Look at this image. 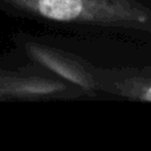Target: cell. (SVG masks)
I'll use <instances>...</instances> for the list:
<instances>
[{
	"label": "cell",
	"instance_id": "cell-3",
	"mask_svg": "<svg viewBox=\"0 0 151 151\" xmlns=\"http://www.w3.org/2000/svg\"><path fill=\"white\" fill-rule=\"evenodd\" d=\"M20 45L32 61L82 89L88 97H96L99 93L96 78L88 68V61L32 39L24 37Z\"/></svg>",
	"mask_w": 151,
	"mask_h": 151
},
{
	"label": "cell",
	"instance_id": "cell-1",
	"mask_svg": "<svg viewBox=\"0 0 151 151\" xmlns=\"http://www.w3.org/2000/svg\"><path fill=\"white\" fill-rule=\"evenodd\" d=\"M0 11L53 25L151 36V0H0Z\"/></svg>",
	"mask_w": 151,
	"mask_h": 151
},
{
	"label": "cell",
	"instance_id": "cell-2",
	"mask_svg": "<svg viewBox=\"0 0 151 151\" xmlns=\"http://www.w3.org/2000/svg\"><path fill=\"white\" fill-rule=\"evenodd\" d=\"M86 96L82 89L57 76L28 74L0 69V99H72Z\"/></svg>",
	"mask_w": 151,
	"mask_h": 151
},
{
	"label": "cell",
	"instance_id": "cell-4",
	"mask_svg": "<svg viewBox=\"0 0 151 151\" xmlns=\"http://www.w3.org/2000/svg\"><path fill=\"white\" fill-rule=\"evenodd\" d=\"M99 93L151 102V68H101L88 63Z\"/></svg>",
	"mask_w": 151,
	"mask_h": 151
}]
</instances>
